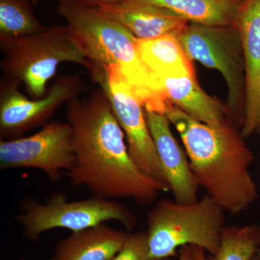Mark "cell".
Returning <instances> with one entry per match:
<instances>
[{"label":"cell","mask_w":260,"mask_h":260,"mask_svg":"<svg viewBox=\"0 0 260 260\" xmlns=\"http://www.w3.org/2000/svg\"><path fill=\"white\" fill-rule=\"evenodd\" d=\"M259 157H260V152H259Z\"/></svg>","instance_id":"obj_26"},{"label":"cell","mask_w":260,"mask_h":260,"mask_svg":"<svg viewBox=\"0 0 260 260\" xmlns=\"http://www.w3.org/2000/svg\"><path fill=\"white\" fill-rule=\"evenodd\" d=\"M58 1L67 2L72 4L92 7V8H102V7L118 4L125 0H58Z\"/></svg>","instance_id":"obj_21"},{"label":"cell","mask_w":260,"mask_h":260,"mask_svg":"<svg viewBox=\"0 0 260 260\" xmlns=\"http://www.w3.org/2000/svg\"><path fill=\"white\" fill-rule=\"evenodd\" d=\"M66 117L73 132L74 162L67 172L72 185L85 186L99 198H129L142 205L170 191L168 184L145 174L133 161L102 89L70 101Z\"/></svg>","instance_id":"obj_1"},{"label":"cell","mask_w":260,"mask_h":260,"mask_svg":"<svg viewBox=\"0 0 260 260\" xmlns=\"http://www.w3.org/2000/svg\"><path fill=\"white\" fill-rule=\"evenodd\" d=\"M225 223V211L207 194L188 204L158 200L147 219L150 255L174 257L185 245L199 246L213 255L220 247Z\"/></svg>","instance_id":"obj_4"},{"label":"cell","mask_w":260,"mask_h":260,"mask_svg":"<svg viewBox=\"0 0 260 260\" xmlns=\"http://www.w3.org/2000/svg\"><path fill=\"white\" fill-rule=\"evenodd\" d=\"M234 25L244 52L246 100L241 130L247 138L260 135V0H244Z\"/></svg>","instance_id":"obj_11"},{"label":"cell","mask_w":260,"mask_h":260,"mask_svg":"<svg viewBox=\"0 0 260 260\" xmlns=\"http://www.w3.org/2000/svg\"><path fill=\"white\" fill-rule=\"evenodd\" d=\"M90 73L110 101L133 161L145 174L168 184L140 99L117 72L95 65Z\"/></svg>","instance_id":"obj_8"},{"label":"cell","mask_w":260,"mask_h":260,"mask_svg":"<svg viewBox=\"0 0 260 260\" xmlns=\"http://www.w3.org/2000/svg\"><path fill=\"white\" fill-rule=\"evenodd\" d=\"M129 234L106 223L73 232L56 244L51 260H112Z\"/></svg>","instance_id":"obj_15"},{"label":"cell","mask_w":260,"mask_h":260,"mask_svg":"<svg viewBox=\"0 0 260 260\" xmlns=\"http://www.w3.org/2000/svg\"><path fill=\"white\" fill-rule=\"evenodd\" d=\"M259 242V225L225 226L218 251L207 256V260H251L260 248Z\"/></svg>","instance_id":"obj_19"},{"label":"cell","mask_w":260,"mask_h":260,"mask_svg":"<svg viewBox=\"0 0 260 260\" xmlns=\"http://www.w3.org/2000/svg\"><path fill=\"white\" fill-rule=\"evenodd\" d=\"M0 47L3 78L23 85L34 99L47 94L48 83L62 63L80 64L89 71L93 68L65 25L27 37L0 39Z\"/></svg>","instance_id":"obj_5"},{"label":"cell","mask_w":260,"mask_h":260,"mask_svg":"<svg viewBox=\"0 0 260 260\" xmlns=\"http://www.w3.org/2000/svg\"><path fill=\"white\" fill-rule=\"evenodd\" d=\"M179 260H195L194 246H181L179 250Z\"/></svg>","instance_id":"obj_22"},{"label":"cell","mask_w":260,"mask_h":260,"mask_svg":"<svg viewBox=\"0 0 260 260\" xmlns=\"http://www.w3.org/2000/svg\"><path fill=\"white\" fill-rule=\"evenodd\" d=\"M32 4L34 5V6L35 5H37L38 4V3H39V0H32Z\"/></svg>","instance_id":"obj_25"},{"label":"cell","mask_w":260,"mask_h":260,"mask_svg":"<svg viewBox=\"0 0 260 260\" xmlns=\"http://www.w3.org/2000/svg\"><path fill=\"white\" fill-rule=\"evenodd\" d=\"M18 83L3 78L0 85V135L2 139L20 136L44 124L64 104L78 96L85 88L78 75H63L48 88L44 96L29 99Z\"/></svg>","instance_id":"obj_10"},{"label":"cell","mask_w":260,"mask_h":260,"mask_svg":"<svg viewBox=\"0 0 260 260\" xmlns=\"http://www.w3.org/2000/svg\"><path fill=\"white\" fill-rule=\"evenodd\" d=\"M56 11L64 19L70 36L90 62L116 71L127 82L145 108L160 100L156 76L138 55V39L100 8L58 1Z\"/></svg>","instance_id":"obj_3"},{"label":"cell","mask_w":260,"mask_h":260,"mask_svg":"<svg viewBox=\"0 0 260 260\" xmlns=\"http://www.w3.org/2000/svg\"><path fill=\"white\" fill-rule=\"evenodd\" d=\"M166 116L180 136L199 187L225 212L246 211L259 198L251 175L254 160L242 130L232 119L211 126L174 106Z\"/></svg>","instance_id":"obj_2"},{"label":"cell","mask_w":260,"mask_h":260,"mask_svg":"<svg viewBox=\"0 0 260 260\" xmlns=\"http://www.w3.org/2000/svg\"><path fill=\"white\" fill-rule=\"evenodd\" d=\"M100 8L139 40L178 36L189 22L150 0H125Z\"/></svg>","instance_id":"obj_13"},{"label":"cell","mask_w":260,"mask_h":260,"mask_svg":"<svg viewBox=\"0 0 260 260\" xmlns=\"http://www.w3.org/2000/svg\"><path fill=\"white\" fill-rule=\"evenodd\" d=\"M189 23L228 26L236 23L244 0H150Z\"/></svg>","instance_id":"obj_17"},{"label":"cell","mask_w":260,"mask_h":260,"mask_svg":"<svg viewBox=\"0 0 260 260\" xmlns=\"http://www.w3.org/2000/svg\"><path fill=\"white\" fill-rule=\"evenodd\" d=\"M112 260H172V258H154L149 253L147 233L129 234L124 245Z\"/></svg>","instance_id":"obj_20"},{"label":"cell","mask_w":260,"mask_h":260,"mask_svg":"<svg viewBox=\"0 0 260 260\" xmlns=\"http://www.w3.org/2000/svg\"><path fill=\"white\" fill-rule=\"evenodd\" d=\"M251 260H260V248L257 251H256L254 257H253V259Z\"/></svg>","instance_id":"obj_24"},{"label":"cell","mask_w":260,"mask_h":260,"mask_svg":"<svg viewBox=\"0 0 260 260\" xmlns=\"http://www.w3.org/2000/svg\"><path fill=\"white\" fill-rule=\"evenodd\" d=\"M16 220L23 228V235L30 240L54 229L79 232L112 220L119 222L128 231L137 225L133 212L115 200L93 196L69 201L63 193H55L44 204L32 199L25 200Z\"/></svg>","instance_id":"obj_7"},{"label":"cell","mask_w":260,"mask_h":260,"mask_svg":"<svg viewBox=\"0 0 260 260\" xmlns=\"http://www.w3.org/2000/svg\"><path fill=\"white\" fill-rule=\"evenodd\" d=\"M259 246H260V242H259Z\"/></svg>","instance_id":"obj_27"},{"label":"cell","mask_w":260,"mask_h":260,"mask_svg":"<svg viewBox=\"0 0 260 260\" xmlns=\"http://www.w3.org/2000/svg\"><path fill=\"white\" fill-rule=\"evenodd\" d=\"M32 0H0V39L34 35L48 28L38 19Z\"/></svg>","instance_id":"obj_18"},{"label":"cell","mask_w":260,"mask_h":260,"mask_svg":"<svg viewBox=\"0 0 260 260\" xmlns=\"http://www.w3.org/2000/svg\"><path fill=\"white\" fill-rule=\"evenodd\" d=\"M73 162V132L68 121H51L30 136L0 141L2 170L39 169L54 182L61 172L71 169Z\"/></svg>","instance_id":"obj_9"},{"label":"cell","mask_w":260,"mask_h":260,"mask_svg":"<svg viewBox=\"0 0 260 260\" xmlns=\"http://www.w3.org/2000/svg\"><path fill=\"white\" fill-rule=\"evenodd\" d=\"M145 114L174 200L184 204L198 201L199 186L195 180L185 149L172 133L170 121L164 114L146 110Z\"/></svg>","instance_id":"obj_12"},{"label":"cell","mask_w":260,"mask_h":260,"mask_svg":"<svg viewBox=\"0 0 260 260\" xmlns=\"http://www.w3.org/2000/svg\"><path fill=\"white\" fill-rule=\"evenodd\" d=\"M195 260H207L205 249L199 246H194Z\"/></svg>","instance_id":"obj_23"},{"label":"cell","mask_w":260,"mask_h":260,"mask_svg":"<svg viewBox=\"0 0 260 260\" xmlns=\"http://www.w3.org/2000/svg\"><path fill=\"white\" fill-rule=\"evenodd\" d=\"M189 59L218 70L225 80L228 114L239 127L244 119L245 68L242 37L237 25L188 23L177 36Z\"/></svg>","instance_id":"obj_6"},{"label":"cell","mask_w":260,"mask_h":260,"mask_svg":"<svg viewBox=\"0 0 260 260\" xmlns=\"http://www.w3.org/2000/svg\"><path fill=\"white\" fill-rule=\"evenodd\" d=\"M137 49L142 63L153 75L158 77L195 75L193 61L183 49L177 36L138 39Z\"/></svg>","instance_id":"obj_16"},{"label":"cell","mask_w":260,"mask_h":260,"mask_svg":"<svg viewBox=\"0 0 260 260\" xmlns=\"http://www.w3.org/2000/svg\"><path fill=\"white\" fill-rule=\"evenodd\" d=\"M158 78L160 90L168 102L193 119L211 126H220L232 119L225 104L205 92L195 75Z\"/></svg>","instance_id":"obj_14"}]
</instances>
